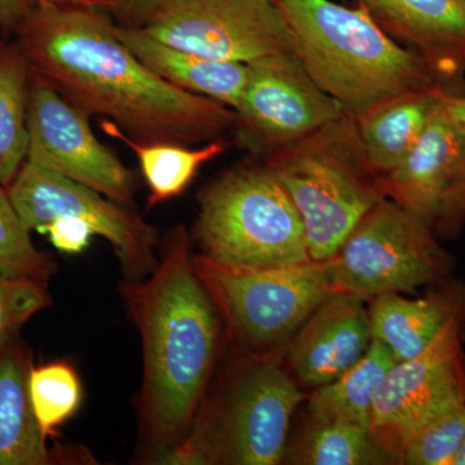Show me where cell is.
I'll return each instance as SVG.
<instances>
[{
    "instance_id": "obj_4",
    "label": "cell",
    "mask_w": 465,
    "mask_h": 465,
    "mask_svg": "<svg viewBox=\"0 0 465 465\" xmlns=\"http://www.w3.org/2000/svg\"><path fill=\"white\" fill-rule=\"evenodd\" d=\"M304 396L277 351L240 356L202 401L173 465H275L286 459L290 421Z\"/></svg>"
},
{
    "instance_id": "obj_32",
    "label": "cell",
    "mask_w": 465,
    "mask_h": 465,
    "mask_svg": "<svg viewBox=\"0 0 465 465\" xmlns=\"http://www.w3.org/2000/svg\"><path fill=\"white\" fill-rule=\"evenodd\" d=\"M36 5V0H0V29L16 33Z\"/></svg>"
},
{
    "instance_id": "obj_3",
    "label": "cell",
    "mask_w": 465,
    "mask_h": 465,
    "mask_svg": "<svg viewBox=\"0 0 465 465\" xmlns=\"http://www.w3.org/2000/svg\"><path fill=\"white\" fill-rule=\"evenodd\" d=\"M274 2L292 36L291 54L353 118L397 94L440 84L424 58L394 41L362 3Z\"/></svg>"
},
{
    "instance_id": "obj_29",
    "label": "cell",
    "mask_w": 465,
    "mask_h": 465,
    "mask_svg": "<svg viewBox=\"0 0 465 465\" xmlns=\"http://www.w3.org/2000/svg\"><path fill=\"white\" fill-rule=\"evenodd\" d=\"M442 103L463 136L464 154L457 174L443 197L433 231L440 235H454L465 223V94L445 90Z\"/></svg>"
},
{
    "instance_id": "obj_17",
    "label": "cell",
    "mask_w": 465,
    "mask_h": 465,
    "mask_svg": "<svg viewBox=\"0 0 465 465\" xmlns=\"http://www.w3.org/2000/svg\"><path fill=\"white\" fill-rule=\"evenodd\" d=\"M33 353L21 333L0 336V465L92 463L78 450H50L29 394Z\"/></svg>"
},
{
    "instance_id": "obj_19",
    "label": "cell",
    "mask_w": 465,
    "mask_h": 465,
    "mask_svg": "<svg viewBox=\"0 0 465 465\" xmlns=\"http://www.w3.org/2000/svg\"><path fill=\"white\" fill-rule=\"evenodd\" d=\"M465 311V287L458 282L440 284L423 298L382 293L369 308L371 336L391 349L397 361L423 353L455 314Z\"/></svg>"
},
{
    "instance_id": "obj_15",
    "label": "cell",
    "mask_w": 465,
    "mask_h": 465,
    "mask_svg": "<svg viewBox=\"0 0 465 465\" xmlns=\"http://www.w3.org/2000/svg\"><path fill=\"white\" fill-rule=\"evenodd\" d=\"M442 94L411 152L399 166L379 177L385 198L432 229L464 154L463 136L443 105Z\"/></svg>"
},
{
    "instance_id": "obj_26",
    "label": "cell",
    "mask_w": 465,
    "mask_h": 465,
    "mask_svg": "<svg viewBox=\"0 0 465 465\" xmlns=\"http://www.w3.org/2000/svg\"><path fill=\"white\" fill-rule=\"evenodd\" d=\"M54 271V260L34 246L7 189L0 185V273L48 283Z\"/></svg>"
},
{
    "instance_id": "obj_20",
    "label": "cell",
    "mask_w": 465,
    "mask_h": 465,
    "mask_svg": "<svg viewBox=\"0 0 465 465\" xmlns=\"http://www.w3.org/2000/svg\"><path fill=\"white\" fill-rule=\"evenodd\" d=\"M445 88L439 84L405 92L376 104L354 118L367 161L376 173H390L411 152Z\"/></svg>"
},
{
    "instance_id": "obj_11",
    "label": "cell",
    "mask_w": 465,
    "mask_h": 465,
    "mask_svg": "<svg viewBox=\"0 0 465 465\" xmlns=\"http://www.w3.org/2000/svg\"><path fill=\"white\" fill-rule=\"evenodd\" d=\"M464 314H455L423 353L391 367L379 387L371 430L397 463L403 443L420 425L465 403Z\"/></svg>"
},
{
    "instance_id": "obj_22",
    "label": "cell",
    "mask_w": 465,
    "mask_h": 465,
    "mask_svg": "<svg viewBox=\"0 0 465 465\" xmlns=\"http://www.w3.org/2000/svg\"><path fill=\"white\" fill-rule=\"evenodd\" d=\"M104 133L133 150L149 188L148 208L179 197L200 168L228 149L225 139L204 143L200 149L174 143H143L122 133L109 119L100 121Z\"/></svg>"
},
{
    "instance_id": "obj_23",
    "label": "cell",
    "mask_w": 465,
    "mask_h": 465,
    "mask_svg": "<svg viewBox=\"0 0 465 465\" xmlns=\"http://www.w3.org/2000/svg\"><path fill=\"white\" fill-rule=\"evenodd\" d=\"M32 66L17 43L0 48V185H11L26 161Z\"/></svg>"
},
{
    "instance_id": "obj_33",
    "label": "cell",
    "mask_w": 465,
    "mask_h": 465,
    "mask_svg": "<svg viewBox=\"0 0 465 465\" xmlns=\"http://www.w3.org/2000/svg\"><path fill=\"white\" fill-rule=\"evenodd\" d=\"M36 2L54 5V7L99 8V0H36Z\"/></svg>"
},
{
    "instance_id": "obj_21",
    "label": "cell",
    "mask_w": 465,
    "mask_h": 465,
    "mask_svg": "<svg viewBox=\"0 0 465 465\" xmlns=\"http://www.w3.org/2000/svg\"><path fill=\"white\" fill-rule=\"evenodd\" d=\"M399 362L387 345L372 339L356 365L309 397L312 420L347 421L371 430L372 405L385 375Z\"/></svg>"
},
{
    "instance_id": "obj_25",
    "label": "cell",
    "mask_w": 465,
    "mask_h": 465,
    "mask_svg": "<svg viewBox=\"0 0 465 465\" xmlns=\"http://www.w3.org/2000/svg\"><path fill=\"white\" fill-rule=\"evenodd\" d=\"M29 394L34 415L45 439L78 411L82 402L81 379L65 361L34 367L29 376Z\"/></svg>"
},
{
    "instance_id": "obj_2",
    "label": "cell",
    "mask_w": 465,
    "mask_h": 465,
    "mask_svg": "<svg viewBox=\"0 0 465 465\" xmlns=\"http://www.w3.org/2000/svg\"><path fill=\"white\" fill-rule=\"evenodd\" d=\"M121 293L143 344L142 459L166 464L206 396L222 339V317L193 264L191 234L171 229L154 271L124 280Z\"/></svg>"
},
{
    "instance_id": "obj_14",
    "label": "cell",
    "mask_w": 465,
    "mask_h": 465,
    "mask_svg": "<svg viewBox=\"0 0 465 465\" xmlns=\"http://www.w3.org/2000/svg\"><path fill=\"white\" fill-rule=\"evenodd\" d=\"M371 341L365 300L336 292L292 336L287 361L296 381L316 390L356 365Z\"/></svg>"
},
{
    "instance_id": "obj_28",
    "label": "cell",
    "mask_w": 465,
    "mask_h": 465,
    "mask_svg": "<svg viewBox=\"0 0 465 465\" xmlns=\"http://www.w3.org/2000/svg\"><path fill=\"white\" fill-rule=\"evenodd\" d=\"M51 304L48 283L0 273V336L21 332L30 318Z\"/></svg>"
},
{
    "instance_id": "obj_35",
    "label": "cell",
    "mask_w": 465,
    "mask_h": 465,
    "mask_svg": "<svg viewBox=\"0 0 465 465\" xmlns=\"http://www.w3.org/2000/svg\"><path fill=\"white\" fill-rule=\"evenodd\" d=\"M0 48H2V47H0Z\"/></svg>"
},
{
    "instance_id": "obj_18",
    "label": "cell",
    "mask_w": 465,
    "mask_h": 465,
    "mask_svg": "<svg viewBox=\"0 0 465 465\" xmlns=\"http://www.w3.org/2000/svg\"><path fill=\"white\" fill-rule=\"evenodd\" d=\"M110 27L134 56L168 84L220 101L232 110L240 106L249 82V64L215 60L179 50L153 38L143 29L112 21Z\"/></svg>"
},
{
    "instance_id": "obj_24",
    "label": "cell",
    "mask_w": 465,
    "mask_h": 465,
    "mask_svg": "<svg viewBox=\"0 0 465 465\" xmlns=\"http://www.w3.org/2000/svg\"><path fill=\"white\" fill-rule=\"evenodd\" d=\"M290 460L305 465L397 463V459L376 440L370 428L336 420H311L296 442Z\"/></svg>"
},
{
    "instance_id": "obj_16",
    "label": "cell",
    "mask_w": 465,
    "mask_h": 465,
    "mask_svg": "<svg viewBox=\"0 0 465 465\" xmlns=\"http://www.w3.org/2000/svg\"><path fill=\"white\" fill-rule=\"evenodd\" d=\"M376 23L418 52L454 90L465 72V0H361Z\"/></svg>"
},
{
    "instance_id": "obj_8",
    "label": "cell",
    "mask_w": 465,
    "mask_h": 465,
    "mask_svg": "<svg viewBox=\"0 0 465 465\" xmlns=\"http://www.w3.org/2000/svg\"><path fill=\"white\" fill-rule=\"evenodd\" d=\"M330 266L336 292L371 300L445 283L452 262L432 228L382 198L354 226Z\"/></svg>"
},
{
    "instance_id": "obj_34",
    "label": "cell",
    "mask_w": 465,
    "mask_h": 465,
    "mask_svg": "<svg viewBox=\"0 0 465 465\" xmlns=\"http://www.w3.org/2000/svg\"><path fill=\"white\" fill-rule=\"evenodd\" d=\"M452 465H465V440L463 445H461L460 450L457 454V457L454 459V463Z\"/></svg>"
},
{
    "instance_id": "obj_9",
    "label": "cell",
    "mask_w": 465,
    "mask_h": 465,
    "mask_svg": "<svg viewBox=\"0 0 465 465\" xmlns=\"http://www.w3.org/2000/svg\"><path fill=\"white\" fill-rule=\"evenodd\" d=\"M7 192L30 232H39L64 216L90 224L94 234L112 244L124 280H143L158 264L157 228L148 224L133 207L27 159Z\"/></svg>"
},
{
    "instance_id": "obj_31",
    "label": "cell",
    "mask_w": 465,
    "mask_h": 465,
    "mask_svg": "<svg viewBox=\"0 0 465 465\" xmlns=\"http://www.w3.org/2000/svg\"><path fill=\"white\" fill-rule=\"evenodd\" d=\"M170 0H99V9L109 12L118 25L143 29Z\"/></svg>"
},
{
    "instance_id": "obj_1",
    "label": "cell",
    "mask_w": 465,
    "mask_h": 465,
    "mask_svg": "<svg viewBox=\"0 0 465 465\" xmlns=\"http://www.w3.org/2000/svg\"><path fill=\"white\" fill-rule=\"evenodd\" d=\"M16 34L34 72L67 103L88 118L109 119L134 142L194 146L237 127L235 110L150 70L116 38L99 8L38 3Z\"/></svg>"
},
{
    "instance_id": "obj_5",
    "label": "cell",
    "mask_w": 465,
    "mask_h": 465,
    "mask_svg": "<svg viewBox=\"0 0 465 465\" xmlns=\"http://www.w3.org/2000/svg\"><path fill=\"white\" fill-rule=\"evenodd\" d=\"M304 224L309 255L338 253L360 220L384 197L367 161L356 119L344 114L298 142L265 155Z\"/></svg>"
},
{
    "instance_id": "obj_10",
    "label": "cell",
    "mask_w": 465,
    "mask_h": 465,
    "mask_svg": "<svg viewBox=\"0 0 465 465\" xmlns=\"http://www.w3.org/2000/svg\"><path fill=\"white\" fill-rule=\"evenodd\" d=\"M143 30L179 50L242 64L292 45L274 0H170Z\"/></svg>"
},
{
    "instance_id": "obj_30",
    "label": "cell",
    "mask_w": 465,
    "mask_h": 465,
    "mask_svg": "<svg viewBox=\"0 0 465 465\" xmlns=\"http://www.w3.org/2000/svg\"><path fill=\"white\" fill-rule=\"evenodd\" d=\"M39 232L48 234L54 249L67 255L84 252L90 246L91 237L94 234L90 224L70 216L58 217L43 226Z\"/></svg>"
},
{
    "instance_id": "obj_12",
    "label": "cell",
    "mask_w": 465,
    "mask_h": 465,
    "mask_svg": "<svg viewBox=\"0 0 465 465\" xmlns=\"http://www.w3.org/2000/svg\"><path fill=\"white\" fill-rule=\"evenodd\" d=\"M27 161L133 207L136 174L92 133L90 118L32 69Z\"/></svg>"
},
{
    "instance_id": "obj_7",
    "label": "cell",
    "mask_w": 465,
    "mask_h": 465,
    "mask_svg": "<svg viewBox=\"0 0 465 465\" xmlns=\"http://www.w3.org/2000/svg\"><path fill=\"white\" fill-rule=\"evenodd\" d=\"M195 272L232 341L249 353H273L335 295L330 260L268 269H235L193 253Z\"/></svg>"
},
{
    "instance_id": "obj_6",
    "label": "cell",
    "mask_w": 465,
    "mask_h": 465,
    "mask_svg": "<svg viewBox=\"0 0 465 465\" xmlns=\"http://www.w3.org/2000/svg\"><path fill=\"white\" fill-rule=\"evenodd\" d=\"M197 198L191 238L202 258L235 269L312 260L302 217L265 162L252 159L225 171Z\"/></svg>"
},
{
    "instance_id": "obj_13",
    "label": "cell",
    "mask_w": 465,
    "mask_h": 465,
    "mask_svg": "<svg viewBox=\"0 0 465 465\" xmlns=\"http://www.w3.org/2000/svg\"><path fill=\"white\" fill-rule=\"evenodd\" d=\"M249 66L235 130L259 154L298 142L347 114L291 52L259 58Z\"/></svg>"
},
{
    "instance_id": "obj_27",
    "label": "cell",
    "mask_w": 465,
    "mask_h": 465,
    "mask_svg": "<svg viewBox=\"0 0 465 465\" xmlns=\"http://www.w3.org/2000/svg\"><path fill=\"white\" fill-rule=\"evenodd\" d=\"M465 440V403L446 410L418 428L400 452L407 465H452Z\"/></svg>"
}]
</instances>
